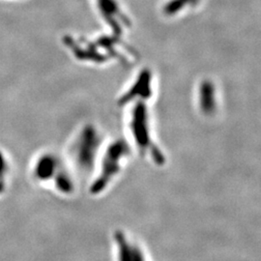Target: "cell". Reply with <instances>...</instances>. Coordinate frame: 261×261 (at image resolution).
Instances as JSON below:
<instances>
[{"label": "cell", "instance_id": "6da1fadb", "mask_svg": "<svg viewBox=\"0 0 261 261\" xmlns=\"http://www.w3.org/2000/svg\"><path fill=\"white\" fill-rule=\"evenodd\" d=\"M129 154V146L124 140H116L107 148L103 156L99 176L90 186L92 195H99L109 186L121 169L122 159Z\"/></svg>", "mask_w": 261, "mask_h": 261}, {"label": "cell", "instance_id": "7a4b0ae2", "mask_svg": "<svg viewBox=\"0 0 261 261\" xmlns=\"http://www.w3.org/2000/svg\"><path fill=\"white\" fill-rule=\"evenodd\" d=\"M100 143L101 140L97 129L92 125L84 126L75 140L73 151L79 168L84 171L92 169Z\"/></svg>", "mask_w": 261, "mask_h": 261}, {"label": "cell", "instance_id": "3957f363", "mask_svg": "<svg viewBox=\"0 0 261 261\" xmlns=\"http://www.w3.org/2000/svg\"><path fill=\"white\" fill-rule=\"evenodd\" d=\"M96 9L115 36H121L130 27V20L117 0H94Z\"/></svg>", "mask_w": 261, "mask_h": 261}, {"label": "cell", "instance_id": "277c9868", "mask_svg": "<svg viewBox=\"0 0 261 261\" xmlns=\"http://www.w3.org/2000/svg\"><path fill=\"white\" fill-rule=\"evenodd\" d=\"M130 120V130L138 147L141 152L152 148L153 143L150 137L148 112L144 101L138 100L133 110Z\"/></svg>", "mask_w": 261, "mask_h": 261}, {"label": "cell", "instance_id": "5b68a950", "mask_svg": "<svg viewBox=\"0 0 261 261\" xmlns=\"http://www.w3.org/2000/svg\"><path fill=\"white\" fill-rule=\"evenodd\" d=\"M152 79L153 75L151 71L148 69H142L130 89L122 96L119 103L125 105L135 99H139L140 101L148 100L152 96Z\"/></svg>", "mask_w": 261, "mask_h": 261}, {"label": "cell", "instance_id": "8992f818", "mask_svg": "<svg viewBox=\"0 0 261 261\" xmlns=\"http://www.w3.org/2000/svg\"><path fill=\"white\" fill-rule=\"evenodd\" d=\"M199 109L203 114L211 116L217 111V91L214 83L204 80L198 89Z\"/></svg>", "mask_w": 261, "mask_h": 261}, {"label": "cell", "instance_id": "52a82bcc", "mask_svg": "<svg viewBox=\"0 0 261 261\" xmlns=\"http://www.w3.org/2000/svg\"><path fill=\"white\" fill-rule=\"evenodd\" d=\"M60 167L59 161L53 154H45L41 156L34 167V175L39 181H48L56 175Z\"/></svg>", "mask_w": 261, "mask_h": 261}, {"label": "cell", "instance_id": "ba28073f", "mask_svg": "<svg viewBox=\"0 0 261 261\" xmlns=\"http://www.w3.org/2000/svg\"><path fill=\"white\" fill-rule=\"evenodd\" d=\"M55 180V185L58 192L64 195H70L74 192L75 185L69 173L64 170L62 167H59L56 171V175L53 178Z\"/></svg>", "mask_w": 261, "mask_h": 261}, {"label": "cell", "instance_id": "9c48e42d", "mask_svg": "<svg viewBox=\"0 0 261 261\" xmlns=\"http://www.w3.org/2000/svg\"><path fill=\"white\" fill-rule=\"evenodd\" d=\"M198 0H168L163 7V13L168 17L181 14L183 11L195 6Z\"/></svg>", "mask_w": 261, "mask_h": 261}, {"label": "cell", "instance_id": "30bf717a", "mask_svg": "<svg viewBox=\"0 0 261 261\" xmlns=\"http://www.w3.org/2000/svg\"><path fill=\"white\" fill-rule=\"evenodd\" d=\"M8 170V164L4 154L0 151V181L3 182V179L5 177Z\"/></svg>", "mask_w": 261, "mask_h": 261}, {"label": "cell", "instance_id": "8fae6325", "mask_svg": "<svg viewBox=\"0 0 261 261\" xmlns=\"http://www.w3.org/2000/svg\"><path fill=\"white\" fill-rule=\"evenodd\" d=\"M3 191H4V184H3V182L0 181V194H1Z\"/></svg>", "mask_w": 261, "mask_h": 261}]
</instances>
